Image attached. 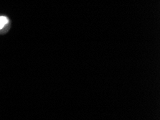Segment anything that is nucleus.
Here are the masks:
<instances>
[{"mask_svg": "<svg viewBox=\"0 0 160 120\" xmlns=\"http://www.w3.org/2000/svg\"><path fill=\"white\" fill-rule=\"evenodd\" d=\"M7 23H8V18L4 16L0 17V30L3 28Z\"/></svg>", "mask_w": 160, "mask_h": 120, "instance_id": "f257e3e1", "label": "nucleus"}]
</instances>
